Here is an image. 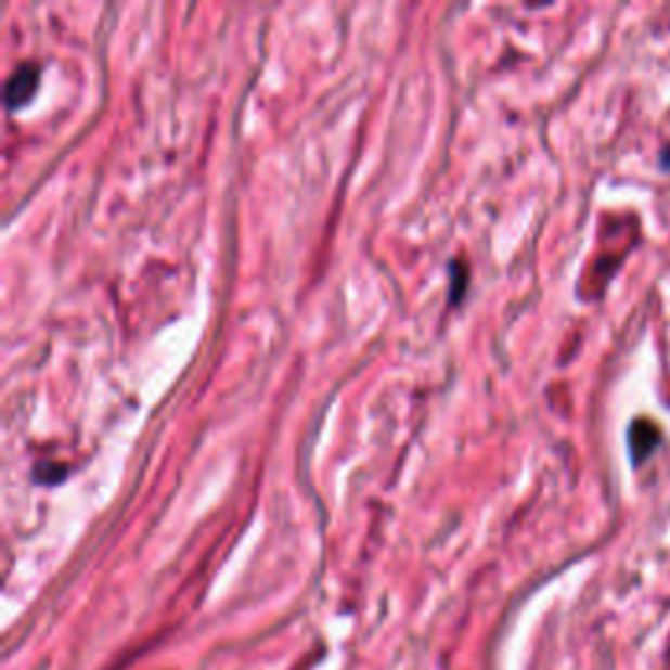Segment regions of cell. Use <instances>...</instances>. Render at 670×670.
<instances>
[{
	"mask_svg": "<svg viewBox=\"0 0 670 670\" xmlns=\"http://www.w3.org/2000/svg\"><path fill=\"white\" fill-rule=\"evenodd\" d=\"M37 81H40V66L37 63H24L11 74L5 81V105L18 107L29 103L31 94L37 92Z\"/></svg>",
	"mask_w": 670,
	"mask_h": 670,
	"instance_id": "obj_1",
	"label": "cell"
},
{
	"mask_svg": "<svg viewBox=\"0 0 670 670\" xmlns=\"http://www.w3.org/2000/svg\"><path fill=\"white\" fill-rule=\"evenodd\" d=\"M657 446H660V429L649 420H636L634 425L629 427V451L634 464H644Z\"/></svg>",
	"mask_w": 670,
	"mask_h": 670,
	"instance_id": "obj_2",
	"label": "cell"
},
{
	"mask_svg": "<svg viewBox=\"0 0 670 670\" xmlns=\"http://www.w3.org/2000/svg\"><path fill=\"white\" fill-rule=\"evenodd\" d=\"M61 477H66V466H55V464H37L35 466V479H37V482L55 485Z\"/></svg>",
	"mask_w": 670,
	"mask_h": 670,
	"instance_id": "obj_3",
	"label": "cell"
},
{
	"mask_svg": "<svg viewBox=\"0 0 670 670\" xmlns=\"http://www.w3.org/2000/svg\"><path fill=\"white\" fill-rule=\"evenodd\" d=\"M660 160H662V166H666V170H670V147L666 150V153H662Z\"/></svg>",
	"mask_w": 670,
	"mask_h": 670,
	"instance_id": "obj_4",
	"label": "cell"
}]
</instances>
